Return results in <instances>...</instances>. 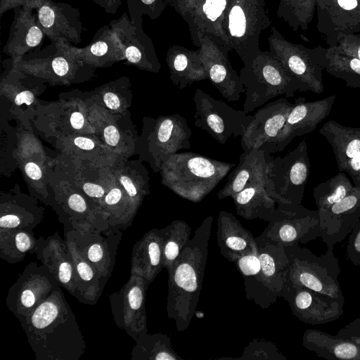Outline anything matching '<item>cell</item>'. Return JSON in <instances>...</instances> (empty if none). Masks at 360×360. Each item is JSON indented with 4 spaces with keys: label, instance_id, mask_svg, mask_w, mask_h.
<instances>
[{
    "label": "cell",
    "instance_id": "obj_42",
    "mask_svg": "<svg viewBox=\"0 0 360 360\" xmlns=\"http://www.w3.org/2000/svg\"><path fill=\"white\" fill-rule=\"evenodd\" d=\"M235 263L243 276L255 275L261 271V262L258 252L243 255Z\"/></svg>",
    "mask_w": 360,
    "mask_h": 360
},
{
    "label": "cell",
    "instance_id": "obj_19",
    "mask_svg": "<svg viewBox=\"0 0 360 360\" xmlns=\"http://www.w3.org/2000/svg\"><path fill=\"white\" fill-rule=\"evenodd\" d=\"M124 51L126 60L140 69L158 72L160 65L150 39L133 24L127 13L109 23Z\"/></svg>",
    "mask_w": 360,
    "mask_h": 360
},
{
    "label": "cell",
    "instance_id": "obj_44",
    "mask_svg": "<svg viewBox=\"0 0 360 360\" xmlns=\"http://www.w3.org/2000/svg\"><path fill=\"white\" fill-rule=\"evenodd\" d=\"M336 335L360 343V317L339 330Z\"/></svg>",
    "mask_w": 360,
    "mask_h": 360
},
{
    "label": "cell",
    "instance_id": "obj_26",
    "mask_svg": "<svg viewBox=\"0 0 360 360\" xmlns=\"http://www.w3.org/2000/svg\"><path fill=\"white\" fill-rule=\"evenodd\" d=\"M163 239L161 229H153L133 247L130 272H137L150 283L163 266Z\"/></svg>",
    "mask_w": 360,
    "mask_h": 360
},
{
    "label": "cell",
    "instance_id": "obj_28",
    "mask_svg": "<svg viewBox=\"0 0 360 360\" xmlns=\"http://www.w3.org/2000/svg\"><path fill=\"white\" fill-rule=\"evenodd\" d=\"M81 60L94 68L110 66L125 60L124 51L110 25L98 30L89 44L78 48Z\"/></svg>",
    "mask_w": 360,
    "mask_h": 360
},
{
    "label": "cell",
    "instance_id": "obj_25",
    "mask_svg": "<svg viewBox=\"0 0 360 360\" xmlns=\"http://www.w3.org/2000/svg\"><path fill=\"white\" fill-rule=\"evenodd\" d=\"M217 238L221 255L229 262H235L243 255L257 252L253 235L233 214L224 210L219 214Z\"/></svg>",
    "mask_w": 360,
    "mask_h": 360
},
{
    "label": "cell",
    "instance_id": "obj_54",
    "mask_svg": "<svg viewBox=\"0 0 360 360\" xmlns=\"http://www.w3.org/2000/svg\"><path fill=\"white\" fill-rule=\"evenodd\" d=\"M338 4L340 8L346 11H352L354 9L357 5V0H338Z\"/></svg>",
    "mask_w": 360,
    "mask_h": 360
},
{
    "label": "cell",
    "instance_id": "obj_49",
    "mask_svg": "<svg viewBox=\"0 0 360 360\" xmlns=\"http://www.w3.org/2000/svg\"><path fill=\"white\" fill-rule=\"evenodd\" d=\"M72 144L76 148L84 151L92 150L96 146L94 141L84 136H76L73 138Z\"/></svg>",
    "mask_w": 360,
    "mask_h": 360
},
{
    "label": "cell",
    "instance_id": "obj_4",
    "mask_svg": "<svg viewBox=\"0 0 360 360\" xmlns=\"http://www.w3.org/2000/svg\"><path fill=\"white\" fill-rule=\"evenodd\" d=\"M244 63L240 79L246 89L243 103L246 114L276 96L292 98L297 91H307L274 54L259 52Z\"/></svg>",
    "mask_w": 360,
    "mask_h": 360
},
{
    "label": "cell",
    "instance_id": "obj_34",
    "mask_svg": "<svg viewBox=\"0 0 360 360\" xmlns=\"http://www.w3.org/2000/svg\"><path fill=\"white\" fill-rule=\"evenodd\" d=\"M39 243L32 231L0 228L1 257L9 263L22 260L27 253H36Z\"/></svg>",
    "mask_w": 360,
    "mask_h": 360
},
{
    "label": "cell",
    "instance_id": "obj_12",
    "mask_svg": "<svg viewBox=\"0 0 360 360\" xmlns=\"http://www.w3.org/2000/svg\"><path fill=\"white\" fill-rule=\"evenodd\" d=\"M149 284L137 272H130L123 287L109 295L111 311L118 328L136 341L148 331L146 312V294Z\"/></svg>",
    "mask_w": 360,
    "mask_h": 360
},
{
    "label": "cell",
    "instance_id": "obj_43",
    "mask_svg": "<svg viewBox=\"0 0 360 360\" xmlns=\"http://www.w3.org/2000/svg\"><path fill=\"white\" fill-rule=\"evenodd\" d=\"M226 4V0H206L202 9L207 18L215 21L222 13Z\"/></svg>",
    "mask_w": 360,
    "mask_h": 360
},
{
    "label": "cell",
    "instance_id": "obj_32",
    "mask_svg": "<svg viewBox=\"0 0 360 360\" xmlns=\"http://www.w3.org/2000/svg\"><path fill=\"white\" fill-rule=\"evenodd\" d=\"M65 240L76 269L75 297L84 304H95L108 279L100 274L81 256L72 241L67 238Z\"/></svg>",
    "mask_w": 360,
    "mask_h": 360
},
{
    "label": "cell",
    "instance_id": "obj_53",
    "mask_svg": "<svg viewBox=\"0 0 360 360\" xmlns=\"http://www.w3.org/2000/svg\"><path fill=\"white\" fill-rule=\"evenodd\" d=\"M34 99V96L31 91H24L16 95L15 103L17 105H20L22 103H26L29 105L33 103Z\"/></svg>",
    "mask_w": 360,
    "mask_h": 360
},
{
    "label": "cell",
    "instance_id": "obj_29",
    "mask_svg": "<svg viewBox=\"0 0 360 360\" xmlns=\"http://www.w3.org/2000/svg\"><path fill=\"white\" fill-rule=\"evenodd\" d=\"M274 55L304 86L307 91L317 94L323 92L322 68L317 57L293 50L276 51Z\"/></svg>",
    "mask_w": 360,
    "mask_h": 360
},
{
    "label": "cell",
    "instance_id": "obj_5",
    "mask_svg": "<svg viewBox=\"0 0 360 360\" xmlns=\"http://www.w3.org/2000/svg\"><path fill=\"white\" fill-rule=\"evenodd\" d=\"M289 259L287 283L304 286L326 295L344 304L338 276L340 268L333 248L317 256L299 244L285 246Z\"/></svg>",
    "mask_w": 360,
    "mask_h": 360
},
{
    "label": "cell",
    "instance_id": "obj_52",
    "mask_svg": "<svg viewBox=\"0 0 360 360\" xmlns=\"http://www.w3.org/2000/svg\"><path fill=\"white\" fill-rule=\"evenodd\" d=\"M84 115L78 111L73 112L70 117V124L76 130H79L84 127Z\"/></svg>",
    "mask_w": 360,
    "mask_h": 360
},
{
    "label": "cell",
    "instance_id": "obj_10",
    "mask_svg": "<svg viewBox=\"0 0 360 360\" xmlns=\"http://www.w3.org/2000/svg\"><path fill=\"white\" fill-rule=\"evenodd\" d=\"M319 211L300 205L278 203L274 217L262 233L284 246L307 243L319 237Z\"/></svg>",
    "mask_w": 360,
    "mask_h": 360
},
{
    "label": "cell",
    "instance_id": "obj_30",
    "mask_svg": "<svg viewBox=\"0 0 360 360\" xmlns=\"http://www.w3.org/2000/svg\"><path fill=\"white\" fill-rule=\"evenodd\" d=\"M207 71L209 79L220 94L229 102L238 101L246 89L240 79V75L233 69L226 57L221 54L200 56Z\"/></svg>",
    "mask_w": 360,
    "mask_h": 360
},
{
    "label": "cell",
    "instance_id": "obj_36",
    "mask_svg": "<svg viewBox=\"0 0 360 360\" xmlns=\"http://www.w3.org/2000/svg\"><path fill=\"white\" fill-rule=\"evenodd\" d=\"M354 185L343 172L314 188V198L319 217L332 205L343 199Z\"/></svg>",
    "mask_w": 360,
    "mask_h": 360
},
{
    "label": "cell",
    "instance_id": "obj_23",
    "mask_svg": "<svg viewBox=\"0 0 360 360\" xmlns=\"http://www.w3.org/2000/svg\"><path fill=\"white\" fill-rule=\"evenodd\" d=\"M255 239L261 262L260 275L265 286L276 301L281 297L287 282L289 259L285 246L262 233Z\"/></svg>",
    "mask_w": 360,
    "mask_h": 360
},
{
    "label": "cell",
    "instance_id": "obj_37",
    "mask_svg": "<svg viewBox=\"0 0 360 360\" xmlns=\"http://www.w3.org/2000/svg\"><path fill=\"white\" fill-rule=\"evenodd\" d=\"M163 239V266L168 270L191 239V229L184 221L176 219L161 229Z\"/></svg>",
    "mask_w": 360,
    "mask_h": 360
},
{
    "label": "cell",
    "instance_id": "obj_11",
    "mask_svg": "<svg viewBox=\"0 0 360 360\" xmlns=\"http://www.w3.org/2000/svg\"><path fill=\"white\" fill-rule=\"evenodd\" d=\"M60 285L44 264L30 263L10 288L6 303L20 322Z\"/></svg>",
    "mask_w": 360,
    "mask_h": 360
},
{
    "label": "cell",
    "instance_id": "obj_6",
    "mask_svg": "<svg viewBox=\"0 0 360 360\" xmlns=\"http://www.w3.org/2000/svg\"><path fill=\"white\" fill-rule=\"evenodd\" d=\"M13 62L23 72L52 79L82 78L94 72V67L81 60L77 46L61 40L51 41L44 49L26 53Z\"/></svg>",
    "mask_w": 360,
    "mask_h": 360
},
{
    "label": "cell",
    "instance_id": "obj_35",
    "mask_svg": "<svg viewBox=\"0 0 360 360\" xmlns=\"http://www.w3.org/2000/svg\"><path fill=\"white\" fill-rule=\"evenodd\" d=\"M134 342L131 360H182L174 352L171 339L166 334H149L146 331Z\"/></svg>",
    "mask_w": 360,
    "mask_h": 360
},
{
    "label": "cell",
    "instance_id": "obj_9",
    "mask_svg": "<svg viewBox=\"0 0 360 360\" xmlns=\"http://www.w3.org/2000/svg\"><path fill=\"white\" fill-rule=\"evenodd\" d=\"M191 129L179 114L147 119L145 127V153L153 170L160 172L161 158L191 148Z\"/></svg>",
    "mask_w": 360,
    "mask_h": 360
},
{
    "label": "cell",
    "instance_id": "obj_39",
    "mask_svg": "<svg viewBox=\"0 0 360 360\" xmlns=\"http://www.w3.org/2000/svg\"><path fill=\"white\" fill-rule=\"evenodd\" d=\"M127 2L129 18L137 27H142V16L154 19L162 9V0H124Z\"/></svg>",
    "mask_w": 360,
    "mask_h": 360
},
{
    "label": "cell",
    "instance_id": "obj_21",
    "mask_svg": "<svg viewBox=\"0 0 360 360\" xmlns=\"http://www.w3.org/2000/svg\"><path fill=\"white\" fill-rule=\"evenodd\" d=\"M272 159L271 154L264 150L255 148L244 150L239 158V163L228 175L225 185L217 193V198L222 200L230 197L233 199L246 187L266 181Z\"/></svg>",
    "mask_w": 360,
    "mask_h": 360
},
{
    "label": "cell",
    "instance_id": "obj_46",
    "mask_svg": "<svg viewBox=\"0 0 360 360\" xmlns=\"http://www.w3.org/2000/svg\"><path fill=\"white\" fill-rule=\"evenodd\" d=\"M82 188L84 193L91 198L102 199L105 195V189L96 183L86 182Z\"/></svg>",
    "mask_w": 360,
    "mask_h": 360
},
{
    "label": "cell",
    "instance_id": "obj_33",
    "mask_svg": "<svg viewBox=\"0 0 360 360\" xmlns=\"http://www.w3.org/2000/svg\"><path fill=\"white\" fill-rule=\"evenodd\" d=\"M172 82L179 89L194 82L209 79L207 70L200 56H188L179 52L167 56Z\"/></svg>",
    "mask_w": 360,
    "mask_h": 360
},
{
    "label": "cell",
    "instance_id": "obj_7",
    "mask_svg": "<svg viewBox=\"0 0 360 360\" xmlns=\"http://www.w3.org/2000/svg\"><path fill=\"white\" fill-rule=\"evenodd\" d=\"M306 139L283 158H273L268 175L267 191L276 202L300 205L310 173Z\"/></svg>",
    "mask_w": 360,
    "mask_h": 360
},
{
    "label": "cell",
    "instance_id": "obj_15",
    "mask_svg": "<svg viewBox=\"0 0 360 360\" xmlns=\"http://www.w3.org/2000/svg\"><path fill=\"white\" fill-rule=\"evenodd\" d=\"M301 321L319 325L333 321L343 314L344 304L304 286L287 283L282 295Z\"/></svg>",
    "mask_w": 360,
    "mask_h": 360
},
{
    "label": "cell",
    "instance_id": "obj_51",
    "mask_svg": "<svg viewBox=\"0 0 360 360\" xmlns=\"http://www.w3.org/2000/svg\"><path fill=\"white\" fill-rule=\"evenodd\" d=\"M25 171L27 175L33 180H38L42 176L40 167L33 162H29L26 164Z\"/></svg>",
    "mask_w": 360,
    "mask_h": 360
},
{
    "label": "cell",
    "instance_id": "obj_50",
    "mask_svg": "<svg viewBox=\"0 0 360 360\" xmlns=\"http://www.w3.org/2000/svg\"><path fill=\"white\" fill-rule=\"evenodd\" d=\"M103 99L105 105L110 110H117L120 106V98L113 92H105L103 95Z\"/></svg>",
    "mask_w": 360,
    "mask_h": 360
},
{
    "label": "cell",
    "instance_id": "obj_1",
    "mask_svg": "<svg viewBox=\"0 0 360 360\" xmlns=\"http://www.w3.org/2000/svg\"><path fill=\"white\" fill-rule=\"evenodd\" d=\"M60 287L20 321L37 360H79L85 352L84 338Z\"/></svg>",
    "mask_w": 360,
    "mask_h": 360
},
{
    "label": "cell",
    "instance_id": "obj_22",
    "mask_svg": "<svg viewBox=\"0 0 360 360\" xmlns=\"http://www.w3.org/2000/svg\"><path fill=\"white\" fill-rule=\"evenodd\" d=\"M33 10L24 6L13 9V20L3 51L14 60L39 50L43 44L45 34Z\"/></svg>",
    "mask_w": 360,
    "mask_h": 360
},
{
    "label": "cell",
    "instance_id": "obj_3",
    "mask_svg": "<svg viewBox=\"0 0 360 360\" xmlns=\"http://www.w3.org/2000/svg\"><path fill=\"white\" fill-rule=\"evenodd\" d=\"M234 166L196 153H176L161 158V183L181 198L198 202Z\"/></svg>",
    "mask_w": 360,
    "mask_h": 360
},
{
    "label": "cell",
    "instance_id": "obj_14",
    "mask_svg": "<svg viewBox=\"0 0 360 360\" xmlns=\"http://www.w3.org/2000/svg\"><path fill=\"white\" fill-rule=\"evenodd\" d=\"M93 228L73 226L65 231V238L72 241L81 256L100 274L107 279L111 276L121 232L102 235Z\"/></svg>",
    "mask_w": 360,
    "mask_h": 360
},
{
    "label": "cell",
    "instance_id": "obj_13",
    "mask_svg": "<svg viewBox=\"0 0 360 360\" xmlns=\"http://www.w3.org/2000/svg\"><path fill=\"white\" fill-rule=\"evenodd\" d=\"M294 105L281 97L257 110L241 136L243 150L255 148L270 154L277 152L278 136Z\"/></svg>",
    "mask_w": 360,
    "mask_h": 360
},
{
    "label": "cell",
    "instance_id": "obj_17",
    "mask_svg": "<svg viewBox=\"0 0 360 360\" xmlns=\"http://www.w3.org/2000/svg\"><path fill=\"white\" fill-rule=\"evenodd\" d=\"M335 98V95H331L314 101H306L303 97L297 98L278 136V151H283L296 136L314 131L329 115Z\"/></svg>",
    "mask_w": 360,
    "mask_h": 360
},
{
    "label": "cell",
    "instance_id": "obj_47",
    "mask_svg": "<svg viewBox=\"0 0 360 360\" xmlns=\"http://www.w3.org/2000/svg\"><path fill=\"white\" fill-rule=\"evenodd\" d=\"M103 136L105 143L111 146H116L120 139V131L114 125H108L103 130Z\"/></svg>",
    "mask_w": 360,
    "mask_h": 360
},
{
    "label": "cell",
    "instance_id": "obj_41",
    "mask_svg": "<svg viewBox=\"0 0 360 360\" xmlns=\"http://www.w3.org/2000/svg\"><path fill=\"white\" fill-rule=\"evenodd\" d=\"M346 255L353 265L360 267V219L349 233Z\"/></svg>",
    "mask_w": 360,
    "mask_h": 360
},
{
    "label": "cell",
    "instance_id": "obj_16",
    "mask_svg": "<svg viewBox=\"0 0 360 360\" xmlns=\"http://www.w3.org/2000/svg\"><path fill=\"white\" fill-rule=\"evenodd\" d=\"M35 10L39 25L51 41L75 44L81 42L84 29L77 8L67 3L44 0Z\"/></svg>",
    "mask_w": 360,
    "mask_h": 360
},
{
    "label": "cell",
    "instance_id": "obj_31",
    "mask_svg": "<svg viewBox=\"0 0 360 360\" xmlns=\"http://www.w3.org/2000/svg\"><path fill=\"white\" fill-rule=\"evenodd\" d=\"M268 180L246 187L233 199L236 213L245 219L270 221L276 210V201L267 191Z\"/></svg>",
    "mask_w": 360,
    "mask_h": 360
},
{
    "label": "cell",
    "instance_id": "obj_38",
    "mask_svg": "<svg viewBox=\"0 0 360 360\" xmlns=\"http://www.w3.org/2000/svg\"><path fill=\"white\" fill-rule=\"evenodd\" d=\"M42 219L39 210L34 211L17 205L1 204L0 228L32 231Z\"/></svg>",
    "mask_w": 360,
    "mask_h": 360
},
{
    "label": "cell",
    "instance_id": "obj_40",
    "mask_svg": "<svg viewBox=\"0 0 360 360\" xmlns=\"http://www.w3.org/2000/svg\"><path fill=\"white\" fill-rule=\"evenodd\" d=\"M245 359H274L285 360L286 358L281 354L275 345L263 340H254L250 342L245 349L243 356Z\"/></svg>",
    "mask_w": 360,
    "mask_h": 360
},
{
    "label": "cell",
    "instance_id": "obj_8",
    "mask_svg": "<svg viewBox=\"0 0 360 360\" xmlns=\"http://www.w3.org/2000/svg\"><path fill=\"white\" fill-rule=\"evenodd\" d=\"M193 101L194 124L221 144H225L231 137L241 136L252 118L243 110L234 109L200 89L195 90Z\"/></svg>",
    "mask_w": 360,
    "mask_h": 360
},
{
    "label": "cell",
    "instance_id": "obj_18",
    "mask_svg": "<svg viewBox=\"0 0 360 360\" xmlns=\"http://www.w3.org/2000/svg\"><path fill=\"white\" fill-rule=\"evenodd\" d=\"M330 145L340 172H346L360 186V127L326 122L319 129Z\"/></svg>",
    "mask_w": 360,
    "mask_h": 360
},
{
    "label": "cell",
    "instance_id": "obj_45",
    "mask_svg": "<svg viewBox=\"0 0 360 360\" xmlns=\"http://www.w3.org/2000/svg\"><path fill=\"white\" fill-rule=\"evenodd\" d=\"M44 0H0V15L15 8L24 6L35 9Z\"/></svg>",
    "mask_w": 360,
    "mask_h": 360
},
{
    "label": "cell",
    "instance_id": "obj_48",
    "mask_svg": "<svg viewBox=\"0 0 360 360\" xmlns=\"http://www.w3.org/2000/svg\"><path fill=\"white\" fill-rule=\"evenodd\" d=\"M104 9L107 13L115 14L122 5V0H91Z\"/></svg>",
    "mask_w": 360,
    "mask_h": 360
},
{
    "label": "cell",
    "instance_id": "obj_2",
    "mask_svg": "<svg viewBox=\"0 0 360 360\" xmlns=\"http://www.w3.org/2000/svg\"><path fill=\"white\" fill-rule=\"evenodd\" d=\"M212 221V216L203 220L167 270V314L169 319L175 321L179 332L190 326L200 300Z\"/></svg>",
    "mask_w": 360,
    "mask_h": 360
},
{
    "label": "cell",
    "instance_id": "obj_27",
    "mask_svg": "<svg viewBox=\"0 0 360 360\" xmlns=\"http://www.w3.org/2000/svg\"><path fill=\"white\" fill-rule=\"evenodd\" d=\"M302 344L308 350L328 360H360V343L321 330H307Z\"/></svg>",
    "mask_w": 360,
    "mask_h": 360
},
{
    "label": "cell",
    "instance_id": "obj_24",
    "mask_svg": "<svg viewBox=\"0 0 360 360\" xmlns=\"http://www.w3.org/2000/svg\"><path fill=\"white\" fill-rule=\"evenodd\" d=\"M35 254L52 272L60 285L75 297L76 269L65 240H63L58 233L46 239L41 237Z\"/></svg>",
    "mask_w": 360,
    "mask_h": 360
},
{
    "label": "cell",
    "instance_id": "obj_20",
    "mask_svg": "<svg viewBox=\"0 0 360 360\" xmlns=\"http://www.w3.org/2000/svg\"><path fill=\"white\" fill-rule=\"evenodd\" d=\"M319 237L327 248L342 240L360 219V186L354 185L350 192L320 217Z\"/></svg>",
    "mask_w": 360,
    "mask_h": 360
}]
</instances>
